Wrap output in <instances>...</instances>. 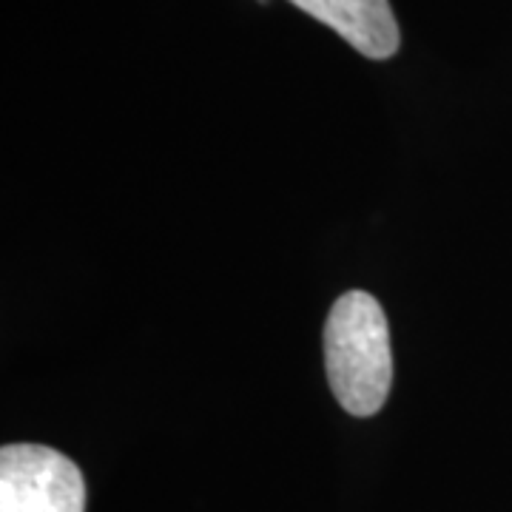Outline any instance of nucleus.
I'll list each match as a JSON object with an SVG mask.
<instances>
[{
    "mask_svg": "<svg viewBox=\"0 0 512 512\" xmlns=\"http://www.w3.org/2000/svg\"><path fill=\"white\" fill-rule=\"evenodd\" d=\"M325 367L336 402L350 416L382 410L393 384V353L376 296L348 291L336 299L325 322Z\"/></svg>",
    "mask_w": 512,
    "mask_h": 512,
    "instance_id": "nucleus-1",
    "label": "nucleus"
},
{
    "mask_svg": "<svg viewBox=\"0 0 512 512\" xmlns=\"http://www.w3.org/2000/svg\"><path fill=\"white\" fill-rule=\"evenodd\" d=\"M0 512H86L80 467L43 444H6L0 450Z\"/></svg>",
    "mask_w": 512,
    "mask_h": 512,
    "instance_id": "nucleus-2",
    "label": "nucleus"
},
{
    "mask_svg": "<svg viewBox=\"0 0 512 512\" xmlns=\"http://www.w3.org/2000/svg\"><path fill=\"white\" fill-rule=\"evenodd\" d=\"M311 18L345 37L370 60H387L399 52L402 32L387 0H291Z\"/></svg>",
    "mask_w": 512,
    "mask_h": 512,
    "instance_id": "nucleus-3",
    "label": "nucleus"
}]
</instances>
